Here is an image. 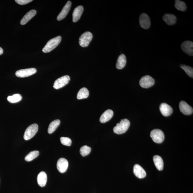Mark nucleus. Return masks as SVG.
I'll list each match as a JSON object with an SVG mask.
<instances>
[{"instance_id": "obj_27", "label": "nucleus", "mask_w": 193, "mask_h": 193, "mask_svg": "<svg viewBox=\"0 0 193 193\" xmlns=\"http://www.w3.org/2000/svg\"><path fill=\"white\" fill-rule=\"evenodd\" d=\"M22 99V96L19 94L13 95L12 96H9L7 98V100L11 103H15L20 101Z\"/></svg>"}, {"instance_id": "obj_2", "label": "nucleus", "mask_w": 193, "mask_h": 193, "mask_svg": "<svg viewBox=\"0 0 193 193\" xmlns=\"http://www.w3.org/2000/svg\"><path fill=\"white\" fill-rule=\"evenodd\" d=\"M61 40L62 37L60 36H58L51 39L43 48L42 49L43 52L44 53H47L52 51L59 45Z\"/></svg>"}, {"instance_id": "obj_18", "label": "nucleus", "mask_w": 193, "mask_h": 193, "mask_svg": "<svg viewBox=\"0 0 193 193\" xmlns=\"http://www.w3.org/2000/svg\"><path fill=\"white\" fill-rule=\"evenodd\" d=\"M114 115V112L111 110H108L102 114L100 118V121L102 123H105L109 121Z\"/></svg>"}, {"instance_id": "obj_25", "label": "nucleus", "mask_w": 193, "mask_h": 193, "mask_svg": "<svg viewBox=\"0 0 193 193\" xmlns=\"http://www.w3.org/2000/svg\"><path fill=\"white\" fill-rule=\"evenodd\" d=\"M175 2V6L178 10L183 12L186 10L187 6L185 2L179 0H176Z\"/></svg>"}, {"instance_id": "obj_13", "label": "nucleus", "mask_w": 193, "mask_h": 193, "mask_svg": "<svg viewBox=\"0 0 193 193\" xmlns=\"http://www.w3.org/2000/svg\"><path fill=\"white\" fill-rule=\"evenodd\" d=\"M160 109L162 114L164 116L168 117L171 115L173 112L172 107L166 103H163L160 106Z\"/></svg>"}, {"instance_id": "obj_12", "label": "nucleus", "mask_w": 193, "mask_h": 193, "mask_svg": "<svg viewBox=\"0 0 193 193\" xmlns=\"http://www.w3.org/2000/svg\"><path fill=\"white\" fill-rule=\"evenodd\" d=\"M68 162L65 158H61L58 160L57 167L58 170L61 173H64L67 171L68 168Z\"/></svg>"}, {"instance_id": "obj_28", "label": "nucleus", "mask_w": 193, "mask_h": 193, "mask_svg": "<svg viewBox=\"0 0 193 193\" xmlns=\"http://www.w3.org/2000/svg\"><path fill=\"white\" fill-rule=\"evenodd\" d=\"M91 151V147L85 145L82 147L80 149V153L82 156L84 157L89 154Z\"/></svg>"}, {"instance_id": "obj_4", "label": "nucleus", "mask_w": 193, "mask_h": 193, "mask_svg": "<svg viewBox=\"0 0 193 193\" xmlns=\"http://www.w3.org/2000/svg\"><path fill=\"white\" fill-rule=\"evenodd\" d=\"M150 136L153 141L157 144H161L164 139V132L160 129L153 130L151 132Z\"/></svg>"}, {"instance_id": "obj_1", "label": "nucleus", "mask_w": 193, "mask_h": 193, "mask_svg": "<svg viewBox=\"0 0 193 193\" xmlns=\"http://www.w3.org/2000/svg\"><path fill=\"white\" fill-rule=\"evenodd\" d=\"M130 125V122L128 119H123L114 128V132L118 134L124 133L129 129Z\"/></svg>"}, {"instance_id": "obj_31", "label": "nucleus", "mask_w": 193, "mask_h": 193, "mask_svg": "<svg viewBox=\"0 0 193 193\" xmlns=\"http://www.w3.org/2000/svg\"><path fill=\"white\" fill-rule=\"evenodd\" d=\"M32 1H33L32 0H16L15 1L17 3L21 5H25Z\"/></svg>"}, {"instance_id": "obj_21", "label": "nucleus", "mask_w": 193, "mask_h": 193, "mask_svg": "<svg viewBox=\"0 0 193 193\" xmlns=\"http://www.w3.org/2000/svg\"><path fill=\"white\" fill-rule=\"evenodd\" d=\"M126 58L124 54H121L118 58L116 65V68L121 69L125 66L126 64Z\"/></svg>"}, {"instance_id": "obj_19", "label": "nucleus", "mask_w": 193, "mask_h": 193, "mask_svg": "<svg viewBox=\"0 0 193 193\" xmlns=\"http://www.w3.org/2000/svg\"><path fill=\"white\" fill-rule=\"evenodd\" d=\"M37 11L35 10H32L28 12L21 21V25H25L28 21L35 16L36 14Z\"/></svg>"}, {"instance_id": "obj_29", "label": "nucleus", "mask_w": 193, "mask_h": 193, "mask_svg": "<svg viewBox=\"0 0 193 193\" xmlns=\"http://www.w3.org/2000/svg\"><path fill=\"white\" fill-rule=\"evenodd\" d=\"M180 67L185 71L188 76L190 77L193 78V69L192 67L183 64L180 65Z\"/></svg>"}, {"instance_id": "obj_20", "label": "nucleus", "mask_w": 193, "mask_h": 193, "mask_svg": "<svg viewBox=\"0 0 193 193\" xmlns=\"http://www.w3.org/2000/svg\"><path fill=\"white\" fill-rule=\"evenodd\" d=\"M47 175L44 171H42L38 175L37 182L38 185L41 187H44L46 185L47 181Z\"/></svg>"}, {"instance_id": "obj_32", "label": "nucleus", "mask_w": 193, "mask_h": 193, "mask_svg": "<svg viewBox=\"0 0 193 193\" xmlns=\"http://www.w3.org/2000/svg\"><path fill=\"white\" fill-rule=\"evenodd\" d=\"M3 53V49H2V48L0 47V55H2V54Z\"/></svg>"}, {"instance_id": "obj_3", "label": "nucleus", "mask_w": 193, "mask_h": 193, "mask_svg": "<svg viewBox=\"0 0 193 193\" xmlns=\"http://www.w3.org/2000/svg\"><path fill=\"white\" fill-rule=\"evenodd\" d=\"M38 129V126L37 124H33L27 127L25 132L24 135V138L25 140H29L35 135Z\"/></svg>"}, {"instance_id": "obj_9", "label": "nucleus", "mask_w": 193, "mask_h": 193, "mask_svg": "<svg viewBox=\"0 0 193 193\" xmlns=\"http://www.w3.org/2000/svg\"><path fill=\"white\" fill-rule=\"evenodd\" d=\"M140 24L141 27L144 29H148L151 26V20L150 18L145 13L141 14L139 18Z\"/></svg>"}, {"instance_id": "obj_5", "label": "nucleus", "mask_w": 193, "mask_h": 193, "mask_svg": "<svg viewBox=\"0 0 193 193\" xmlns=\"http://www.w3.org/2000/svg\"><path fill=\"white\" fill-rule=\"evenodd\" d=\"M93 38V35L89 32H84L79 38V44L83 47L88 46Z\"/></svg>"}, {"instance_id": "obj_11", "label": "nucleus", "mask_w": 193, "mask_h": 193, "mask_svg": "<svg viewBox=\"0 0 193 193\" xmlns=\"http://www.w3.org/2000/svg\"><path fill=\"white\" fill-rule=\"evenodd\" d=\"M179 108L182 113L186 115H188L193 113L192 108L185 101L180 102L179 104Z\"/></svg>"}, {"instance_id": "obj_16", "label": "nucleus", "mask_w": 193, "mask_h": 193, "mask_svg": "<svg viewBox=\"0 0 193 193\" xmlns=\"http://www.w3.org/2000/svg\"><path fill=\"white\" fill-rule=\"evenodd\" d=\"M83 7L82 6H78L75 9L72 14L73 22H76L79 20L83 13Z\"/></svg>"}, {"instance_id": "obj_6", "label": "nucleus", "mask_w": 193, "mask_h": 193, "mask_svg": "<svg viewBox=\"0 0 193 193\" xmlns=\"http://www.w3.org/2000/svg\"><path fill=\"white\" fill-rule=\"evenodd\" d=\"M155 83V80L150 76L147 75L143 77L140 81V84L143 88H147L153 86Z\"/></svg>"}, {"instance_id": "obj_14", "label": "nucleus", "mask_w": 193, "mask_h": 193, "mask_svg": "<svg viewBox=\"0 0 193 193\" xmlns=\"http://www.w3.org/2000/svg\"><path fill=\"white\" fill-rule=\"evenodd\" d=\"M133 172L134 175L138 178H144L146 176V171L141 166L138 164H136L134 166Z\"/></svg>"}, {"instance_id": "obj_10", "label": "nucleus", "mask_w": 193, "mask_h": 193, "mask_svg": "<svg viewBox=\"0 0 193 193\" xmlns=\"http://www.w3.org/2000/svg\"><path fill=\"white\" fill-rule=\"evenodd\" d=\"M193 43L191 41H185L182 43V50L187 55L192 56L193 55Z\"/></svg>"}, {"instance_id": "obj_15", "label": "nucleus", "mask_w": 193, "mask_h": 193, "mask_svg": "<svg viewBox=\"0 0 193 193\" xmlns=\"http://www.w3.org/2000/svg\"><path fill=\"white\" fill-rule=\"evenodd\" d=\"M71 4V2L70 1H68L67 2L66 5H65L63 8L61 12H60V14L58 15L57 17V19L58 21H60L62 20L67 16L69 10H70Z\"/></svg>"}, {"instance_id": "obj_24", "label": "nucleus", "mask_w": 193, "mask_h": 193, "mask_svg": "<svg viewBox=\"0 0 193 193\" xmlns=\"http://www.w3.org/2000/svg\"><path fill=\"white\" fill-rule=\"evenodd\" d=\"M60 124V121L59 120L53 121L50 123L48 127V132L49 134L53 133L59 126Z\"/></svg>"}, {"instance_id": "obj_22", "label": "nucleus", "mask_w": 193, "mask_h": 193, "mask_svg": "<svg viewBox=\"0 0 193 193\" xmlns=\"http://www.w3.org/2000/svg\"><path fill=\"white\" fill-rule=\"evenodd\" d=\"M153 160L158 170L159 171L162 170L164 168V161L162 158L159 156L155 155L153 157Z\"/></svg>"}, {"instance_id": "obj_17", "label": "nucleus", "mask_w": 193, "mask_h": 193, "mask_svg": "<svg viewBox=\"0 0 193 193\" xmlns=\"http://www.w3.org/2000/svg\"><path fill=\"white\" fill-rule=\"evenodd\" d=\"M163 19L167 25H172L175 24L177 21L176 16L171 14H166L163 17Z\"/></svg>"}, {"instance_id": "obj_8", "label": "nucleus", "mask_w": 193, "mask_h": 193, "mask_svg": "<svg viewBox=\"0 0 193 193\" xmlns=\"http://www.w3.org/2000/svg\"><path fill=\"white\" fill-rule=\"evenodd\" d=\"M37 72V69L35 68H29L20 69L17 71L16 73V75L17 77L25 78L30 76L34 74Z\"/></svg>"}, {"instance_id": "obj_7", "label": "nucleus", "mask_w": 193, "mask_h": 193, "mask_svg": "<svg viewBox=\"0 0 193 193\" xmlns=\"http://www.w3.org/2000/svg\"><path fill=\"white\" fill-rule=\"evenodd\" d=\"M70 80V78L69 75H64L60 77L54 82L53 87L57 90L63 87L68 84Z\"/></svg>"}, {"instance_id": "obj_30", "label": "nucleus", "mask_w": 193, "mask_h": 193, "mask_svg": "<svg viewBox=\"0 0 193 193\" xmlns=\"http://www.w3.org/2000/svg\"><path fill=\"white\" fill-rule=\"evenodd\" d=\"M60 140L62 145L66 146H70L71 144V142H72L71 139L68 137H60Z\"/></svg>"}, {"instance_id": "obj_26", "label": "nucleus", "mask_w": 193, "mask_h": 193, "mask_svg": "<svg viewBox=\"0 0 193 193\" xmlns=\"http://www.w3.org/2000/svg\"><path fill=\"white\" fill-rule=\"evenodd\" d=\"M39 155V152L38 151H31L26 156L25 160L27 162H30L32 161L34 159H36Z\"/></svg>"}, {"instance_id": "obj_23", "label": "nucleus", "mask_w": 193, "mask_h": 193, "mask_svg": "<svg viewBox=\"0 0 193 193\" xmlns=\"http://www.w3.org/2000/svg\"><path fill=\"white\" fill-rule=\"evenodd\" d=\"M89 95V92L87 88L83 87L79 90L77 95L78 99L87 98Z\"/></svg>"}]
</instances>
